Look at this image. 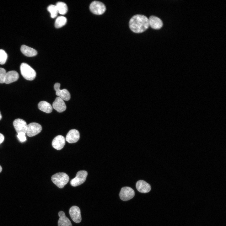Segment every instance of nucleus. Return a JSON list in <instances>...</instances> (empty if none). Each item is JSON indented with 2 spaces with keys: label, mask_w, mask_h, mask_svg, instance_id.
Wrapping results in <instances>:
<instances>
[{
  "label": "nucleus",
  "mask_w": 226,
  "mask_h": 226,
  "mask_svg": "<svg viewBox=\"0 0 226 226\" xmlns=\"http://www.w3.org/2000/svg\"><path fill=\"white\" fill-rule=\"evenodd\" d=\"M149 26L148 19L146 16L141 14L133 16L129 22V26L131 30L136 33L143 32Z\"/></svg>",
  "instance_id": "nucleus-1"
},
{
  "label": "nucleus",
  "mask_w": 226,
  "mask_h": 226,
  "mask_svg": "<svg viewBox=\"0 0 226 226\" xmlns=\"http://www.w3.org/2000/svg\"><path fill=\"white\" fill-rule=\"evenodd\" d=\"M51 180L52 182L60 188H63L68 182V175L63 172H59L53 175Z\"/></svg>",
  "instance_id": "nucleus-2"
},
{
  "label": "nucleus",
  "mask_w": 226,
  "mask_h": 226,
  "mask_svg": "<svg viewBox=\"0 0 226 226\" xmlns=\"http://www.w3.org/2000/svg\"><path fill=\"white\" fill-rule=\"evenodd\" d=\"M20 70L22 75L26 79L32 80L35 78L36 76V72L28 64L25 63H21Z\"/></svg>",
  "instance_id": "nucleus-3"
},
{
  "label": "nucleus",
  "mask_w": 226,
  "mask_h": 226,
  "mask_svg": "<svg viewBox=\"0 0 226 226\" xmlns=\"http://www.w3.org/2000/svg\"><path fill=\"white\" fill-rule=\"evenodd\" d=\"M90 11L96 15L103 14L106 10V7L103 3L98 1H94L89 6Z\"/></svg>",
  "instance_id": "nucleus-4"
},
{
  "label": "nucleus",
  "mask_w": 226,
  "mask_h": 226,
  "mask_svg": "<svg viewBox=\"0 0 226 226\" xmlns=\"http://www.w3.org/2000/svg\"><path fill=\"white\" fill-rule=\"evenodd\" d=\"M87 175L86 171H79L77 173L75 177L70 181L71 185L73 186H76L82 184L85 181Z\"/></svg>",
  "instance_id": "nucleus-5"
},
{
  "label": "nucleus",
  "mask_w": 226,
  "mask_h": 226,
  "mask_svg": "<svg viewBox=\"0 0 226 226\" xmlns=\"http://www.w3.org/2000/svg\"><path fill=\"white\" fill-rule=\"evenodd\" d=\"M42 129V126L40 124L35 122L31 123L27 126L26 133L28 136L32 137L40 132Z\"/></svg>",
  "instance_id": "nucleus-6"
},
{
  "label": "nucleus",
  "mask_w": 226,
  "mask_h": 226,
  "mask_svg": "<svg viewBox=\"0 0 226 226\" xmlns=\"http://www.w3.org/2000/svg\"><path fill=\"white\" fill-rule=\"evenodd\" d=\"M135 195V192L131 188L125 186L122 188L119 193L121 199L123 201H128L132 199Z\"/></svg>",
  "instance_id": "nucleus-7"
},
{
  "label": "nucleus",
  "mask_w": 226,
  "mask_h": 226,
  "mask_svg": "<svg viewBox=\"0 0 226 226\" xmlns=\"http://www.w3.org/2000/svg\"><path fill=\"white\" fill-rule=\"evenodd\" d=\"M60 84L58 83H56L54 85V89L56 91V94L58 97L62 99L63 100L68 101L70 99V94L69 91L66 89H60Z\"/></svg>",
  "instance_id": "nucleus-8"
},
{
  "label": "nucleus",
  "mask_w": 226,
  "mask_h": 226,
  "mask_svg": "<svg viewBox=\"0 0 226 226\" xmlns=\"http://www.w3.org/2000/svg\"><path fill=\"white\" fill-rule=\"evenodd\" d=\"M13 124L17 134L21 132L26 133L27 125L25 121L21 119H17L14 121Z\"/></svg>",
  "instance_id": "nucleus-9"
},
{
  "label": "nucleus",
  "mask_w": 226,
  "mask_h": 226,
  "mask_svg": "<svg viewBox=\"0 0 226 226\" xmlns=\"http://www.w3.org/2000/svg\"><path fill=\"white\" fill-rule=\"evenodd\" d=\"M69 213L72 220L74 222L78 223L81 222L82 218L79 207L76 206L72 207L69 209Z\"/></svg>",
  "instance_id": "nucleus-10"
},
{
  "label": "nucleus",
  "mask_w": 226,
  "mask_h": 226,
  "mask_svg": "<svg viewBox=\"0 0 226 226\" xmlns=\"http://www.w3.org/2000/svg\"><path fill=\"white\" fill-rule=\"evenodd\" d=\"M80 138L79 132L75 129L70 130L67 133L66 140L69 143H75L78 141Z\"/></svg>",
  "instance_id": "nucleus-11"
},
{
  "label": "nucleus",
  "mask_w": 226,
  "mask_h": 226,
  "mask_svg": "<svg viewBox=\"0 0 226 226\" xmlns=\"http://www.w3.org/2000/svg\"><path fill=\"white\" fill-rule=\"evenodd\" d=\"M65 144V139L62 135H59L56 137L52 143V147L55 149L60 150L62 149Z\"/></svg>",
  "instance_id": "nucleus-12"
},
{
  "label": "nucleus",
  "mask_w": 226,
  "mask_h": 226,
  "mask_svg": "<svg viewBox=\"0 0 226 226\" xmlns=\"http://www.w3.org/2000/svg\"><path fill=\"white\" fill-rule=\"evenodd\" d=\"M148 19L149 26L153 29H159L163 25L162 20L156 16H151Z\"/></svg>",
  "instance_id": "nucleus-13"
},
{
  "label": "nucleus",
  "mask_w": 226,
  "mask_h": 226,
  "mask_svg": "<svg viewBox=\"0 0 226 226\" xmlns=\"http://www.w3.org/2000/svg\"><path fill=\"white\" fill-rule=\"evenodd\" d=\"M52 107L59 112H62L66 109V106L64 100L58 97L56 98L53 102Z\"/></svg>",
  "instance_id": "nucleus-14"
},
{
  "label": "nucleus",
  "mask_w": 226,
  "mask_h": 226,
  "mask_svg": "<svg viewBox=\"0 0 226 226\" xmlns=\"http://www.w3.org/2000/svg\"><path fill=\"white\" fill-rule=\"evenodd\" d=\"M136 187L138 191L142 193H148L151 189L150 185L143 180L138 181L136 183Z\"/></svg>",
  "instance_id": "nucleus-15"
},
{
  "label": "nucleus",
  "mask_w": 226,
  "mask_h": 226,
  "mask_svg": "<svg viewBox=\"0 0 226 226\" xmlns=\"http://www.w3.org/2000/svg\"><path fill=\"white\" fill-rule=\"evenodd\" d=\"M19 74L15 71H10L6 73L4 79V83L9 84L16 81L19 78Z\"/></svg>",
  "instance_id": "nucleus-16"
},
{
  "label": "nucleus",
  "mask_w": 226,
  "mask_h": 226,
  "mask_svg": "<svg viewBox=\"0 0 226 226\" xmlns=\"http://www.w3.org/2000/svg\"><path fill=\"white\" fill-rule=\"evenodd\" d=\"M58 215L59 217L58 222V226H72L70 221L66 216L63 212L60 211Z\"/></svg>",
  "instance_id": "nucleus-17"
},
{
  "label": "nucleus",
  "mask_w": 226,
  "mask_h": 226,
  "mask_svg": "<svg viewBox=\"0 0 226 226\" xmlns=\"http://www.w3.org/2000/svg\"><path fill=\"white\" fill-rule=\"evenodd\" d=\"M20 50L24 55L28 57L35 56L37 54L35 50L25 45H22L21 46Z\"/></svg>",
  "instance_id": "nucleus-18"
},
{
  "label": "nucleus",
  "mask_w": 226,
  "mask_h": 226,
  "mask_svg": "<svg viewBox=\"0 0 226 226\" xmlns=\"http://www.w3.org/2000/svg\"><path fill=\"white\" fill-rule=\"evenodd\" d=\"M38 107L40 110L47 113H51L52 110L51 105L45 101H40L38 104Z\"/></svg>",
  "instance_id": "nucleus-19"
},
{
  "label": "nucleus",
  "mask_w": 226,
  "mask_h": 226,
  "mask_svg": "<svg viewBox=\"0 0 226 226\" xmlns=\"http://www.w3.org/2000/svg\"><path fill=\"white\" fill-rule=\"evenodd\" d=\"M58 12L62 15H64L67 13L68 10L66 4L64 2H57L55 5Z\"/></svg>",
  "instance_id": "nucleus-20"
},
{
  "label": "nucleus",
  "mask_w": 226,
  "mask_h": 226,
  "mask_svg": "<svg viewBox=\"0 0 226 226\" xmlns=\"http://www.w3.org/2000/svg\"><path fill=\"white\" fill-rule=\"evenodd\" d=\"M67 21V19L65 17L63 16H59L55 21V27L57 28H61L66 24Z\"/></svg>",
  "instance_id": "nucleus-21"
},
{
  "label": "nucleus",
  "mask_w": 226,
  "mask_h": 226,
  "mask_svg": "<svg viewBox=\"0 0 226 226\" xmlns=\"http://www.w3.org/2000/svg\"><path fill=\"white\" fill-rule=\"evenodd\" d=\"M47 10L50 13L51 18H54L56 17L58 13L56 5H50L47 7Z\"/></svg>",
  "instance_id": "nucleus-22"
},
{
  "label": "nucleus",
  "mask_w": 226,
  "mask_h": 226,
  "mask_svg": "<svg viewBox=\"0 0 226 226\" xmlns=\"http://www.w3.org/2000/svg\"><path fill=\"white\" fill-rule=\"evenodd\" d=\"M7 57L8 55L6 52L3 49H0V64H5Z\"/></svg>",
  "instance_id": "nucleus-23"
},
{
  "label": "nucleus",
  "mask_w": 226,
  "mask_h": 226,
  "mask_svg": "<svg viewBox=\"0 0 226 226\" xmlns=\"http://www.w3.org/2000/svg\"><path fill=\"white\" fill-rule=\"evenodd\" d=\"M6 73V71L5 69L0 67V83H4Z\"/></svg>",
  "instance_id": "nucleus-24"
},
{
  "label": "nucleus",
  "mask_w": 226,
  "mask_h": 226,
  "mask_svg": "<svg viewBox=\"0 0 226 226\" xmlns=\"http://www.w3.org/2000/svg\"><path fill=\"white\" fill-rule=\"evenodd\" d=\"M17 137L21 142H23L26 141V139L25 134L23 132L17 134Z\"/></svg>",
  "instance_id": "nucleus-25"
},
{
  "label": "nucleus",
  "mask_w": 226,
  "mask_h": 226,
  "mask_svg": "<svg viewBox=\"0 0 226 226\" xmlns=\"http://www.w3.org/2000/svg\"><path fill=\"white\" fill-rule=\"evenodd\" d=\"M4 139V136L2 134L0 133V144L3 141Z\"/></svg>",
  "instance_id": "nucleus-26"
},
{
  "label": "nucleus",
  "mask_w": 226,
  "mask_h": 226,
  "mask_svg": "<svg viewBox=\"0 0 226 226\" xmlns=\"http://www.w3.org/2000/svg\"><path fill=\"white\" fill-rule=\"evenodd\" d=\"M2 167L0 165V173L2 171Z\"/></svg>",
  "instance_id": "nucleus-27"
},
{
  "label": "nucleus",
  "mask_w": 226,
  "mask_h": 226,
  "mask_svg": "<svg viewBox=\"0 0 226 226\" xmlns=\"http://www.w3.org/2000/svg\"><path fill=\"white\" fill-rule=\"evenodd\" d=\"M2 118V116L1 114V112H0V120Z\"/></svg>",
  "instance_id": "nucleus-28"
}]
</instances>
